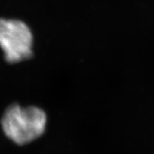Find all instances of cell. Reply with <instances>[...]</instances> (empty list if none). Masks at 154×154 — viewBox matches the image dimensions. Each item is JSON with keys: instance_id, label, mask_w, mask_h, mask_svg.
<instances>
[{"instance_id": "cell-1", "label": "cell", "mask_w": 154, "mask_h": 154, "mask_svg": "<svg viewBox=\"0 0 154 154\" xmlns=\"http://www.w3.org/2000/svg\"><path fill=\"white\" fill-rule=\"evenodd\" d=\"M46 122V114L40 108L22 107L18 104H13L6 109L1 125L8 139L19 146H23L43 135Z\"/></svg>"}, {"instance_id": "cell-2", "label": "cell", "mask_w": 154, "mask_h": 154, "mask_svg": "<svg viewBox=\"0 0 154 154\" xmlns=\"http://www.w3.org/2000/svg\"><path fill=\"white\" fill-rule=\"evenodd\" d=\"M33 35L28 26L19 20L0 19V48L6 62L16 63L31 58Z\"/></svg>"}]
</instances>
